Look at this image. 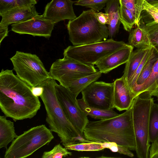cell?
<instances>
[{
  "mask_svg": "<svg viewBox=\"0 0 158 158\" xmlns=\"http://www.w3.org/2000/svg\"><path fill=\"white\" fill-rule=\"evenodd\" d=\"M31 87L15 75L12 70L2 69L0 73V108L6 117L14 121L31 119L40 109L38 97Z\"/></svg>",
  "mask_w": 158,
  "mask_h": 158,
  "instance_id": "obj_1",
  "label": "cell"
},
{
  "mask_svg": "<svg viewBox=\"0 0 158 158\" xmlns=\"http://www.w3.org/2000/svg\"><path fill=\"white\" fill-rule=\"evenodd\" d=\"M83 134L85 139L91 141L114 142L130 150L135 151L132 105L125 112L116 117L89 121Z\"/></svg>",
  "mask_w": 158,
  "mask_h": 158,
  "instance_id": "obj_2",
  "label": "cell"
},
{
  "mask_svg": "<svg viewBox=\"0 0 158 158\" xmlns=\"http://www.w3.org/2000/svg\"><path fill=\"white\" fill-rule=\"evenodd\" d=\"M55 80L48 78L39 85L44 88L40 97L46 112V121L50 129L56 133L64 146L76 142H88L81 136L77 130L68 119L56 96Z\"/></svg>",
  "mask_w": 158,
  "mask_h": 158,
  "instance_id": "obj_3",
  "label": "cell"
},
{
  "mask_svg": "<svg viewBox=\"0 0 158 158\" xmlns=\"http://www.w3.org/2000/svg\"><path fill=\"white\" fill-rule=\"evenodd\" d=\"M96 12L90 9L83 11L67 25L69 39L73 45H81L107 40L109 36L108 27L101 23Z\"/></svg>",
  "mask_w": 158,
  "mask_h": 158,
  "instance_id": "obj_4",
  "label": "cell"
},
{
  "mask_svg": "<svg viewBox=\"0 0 158 158\" xmlns=\"http://www.w3.org/2000/svg\"><path fill=\"white\" fill-rule=\"evenodd\" d=\"M152 96L148 92H143L134 99L132 104L135 151L139 158H149L151 146L148 134L149 117L154 102Z\"/></svg>",
  "mask_w": 158,
  "mask_h": 158,
  "instance_id": "obj_5",
  "label": "cell"
},
{
  "mask_svg": "<svg viewBox=\"0 0 158 158\" xmlns=\"http://www.w3.org/2000/svg\"><path fill=\"white\" fill-rule=\"evenodd\" d=\"M52 131L45 125L32 127L18 136L6 149L4 158H23L49 143L54 138Z\"/></svg>",
  "mask_w": 158,
  "mask_h": 158,
  "instance_id": "obj_6",
  "label": "cell"
},
{
  "mask_svg": "<svg viewBox=\"0 0 158 158\" xmlns=\"http://www.w3.org/2000/svg\"><path fill=\"white\" fill-rule=\"evenodd\" d=\"M127 44L110 39L87 44L69 46L64 50L63 55L81 63L94 65Z\"/></svg>",
  "mask_w": 158,
  "mask_h": 158,
  "instance_id": "obj_7",
  "label": "cell"
},
{
  "mask_svg": "<svg viewBox=\"0 0 158 158\" xmlns=\"http://www.w3.org/2000/svg\"><path fill=\"white\" fill-rule=\"evenodd\" d=\"M10 60L17 76L31 87L52 78L40 58L35 54L17 51Z\"/></svg>",
  "mask_w": 158,
  "mask_h": 158,
  "instance_id": "obj_8",
  "label": "cell"
},
{
  "mask_svg": "<svg viewBox=\"0 0 158 158\" xmlns=\"http://www.w3.org/2000/svg\"><path fill=\"white\" fill-rule=\"evenodd\" d=\"M97 72L94 65L85 64L64 57L53 63L49 73L52 78L66 87L72 81Z\"/></svg>",
  "mask_w": 158,
  "mask_h": 158,
  "instance_id": "obj_9",
  "label": "cell"
},
{
  "mask_svg": "<svg viewBox=\"0 0 158 158\" xmlns=\"http://www.w3.org/2000/svg\"><path fill=\"white\" fill-rule=\"evenodd\" d=\"M55 89L58 101L66 117L81 136L85 138L84 131L89 121L88 116L80 108L77 97L60 84L56 83Z\"/></svg>",
  "mask_w": 158,
  "mask_h": 158,
  "instance_id": "obj_10",
  "label": "cell"
},
{
  "mask_svg": "<svg viewBox=\"0 0 158 158\" xmlns=\"http://www.w3.org/2000/svg\"><path fill=\"white\" fill-rule=\"evenodd\" d=\"M114 82L94 81L82 92V99L88 106L103 110L113 109Z\"/></svg>",
  "mask_w": 158,
  "mask_h": 158,
  "instance_id": "obj_11",
  "label": "cell"
},
{
  "mask_svg": "<svg viewBox=\"0 0 158 158\" xmlns=\"http://www.w3.org/2000/svg\"><path fill=\"white\" fill-rule=\"evenodd\" d=\"M55 24L42 15H37L32 19L21 23L12 24L11 30L20 34H29L49 38Z\"/></svg>",
  "mask_w": 158,
  "mask_h": 158,
  "instance_id": "obj_12",
  "label": "cell"
},
{
  "mask_svg": "<svg viewBox=\"0 0 158 158\" xmlns=\"http://www.w3.org/2000/svg\"><path fill=\"white\" fill-rule=\"evenodd\" d=\"M74 2L71 0H52L46 5L42 15L55 24L66 19L77 17L73 8Z\"/></svg>",
  "mask_w": 158,
  "mask_h": 158,
  "instance_id": "obj_13",
  "label": "cell"
},
{
  "mask_svg": "<svg viewBox=\"0 0 158 158\" xmlns=\"http://www.w3.org/2000/svg\"><path fill=\"white\" fill-rule=\"evenodd\" d=\"M134 47L127 44L97 62L95 65L99 71L106 74L126 63L133 51Z\"/></svg>",
  "mask_w": 158,
  "mask_h": 158,
  "instance_id": "obj_14",
  "label": "cell"
},
{
  "mask_svg": "<svg viewBox=\"0 0 158 158\" xmlns=\"http://www.w3.org/2000/svg\"><path fill=\"white\" fill-rule=\"evenodd\" d=\"M38 15L35 5L15 7L0 14L2 17L0 26L8 27L11 24L29 20Z\"/></svg>",
  "mask_w": 158,
  "mask_h": 158,
  "instance_id": "obj_15",
  "label": "cell"
},
{
  "mask_svg": "<svg viewBox=\"0 0 158 158\" xmlns=\"http://www.w3.org/2000/svg\"><path fill=\"white\" fill-rule=\"evenodd\" d=\"M134 98L122 76L114 81L113 104L119 111L127 110L131 106Z\"/></svg>",
  "mask_w": 158,
  "mask_h": 158,
  "instance_id": "obj_16",
  "label": "cell"
},
{
  "mask_svg": "<svg viewBox=\"0 0 158 158\" xmlns=\"http://www.w3.org/2000/svg\"><path fill=\"white\" fill-rule=\"evenodd\" d=\"M158 59V52L151 46L148 58L144 64L131 92L135 98L139 95V92L142 86L150 77L154 65Z\"/></svg>",
  "mask_w": 158,
  "mask_h": 158,
  "instance_id": "obj_17",
  "label": "cell"
},
{
  "mask_svg": "<svg viewBox=\"0 0 158 158\" xmlns=\"http://www.w3.org/2000/svg\"><path fill=\"white\" fill-rule=\"evenodd\" d=\"M104 10L109 18L108 28L109 36L110 39H113L118 33L121 23L119 0H109L107 3Z\"/></svg>",
  "mask_w": 158,
  "mask_h": 158,
  "instance_id": "obj_18",
  "label": "cell"
},
{
  "mask_svg": "<svg viewBox=\"0 0 158 158\" xmlns=\"http://www.w3.org/2000/svg\"><path fill=\"white\" fill-rule=\"evenodd\" d=\"M151 48L137 49L132 52L128 60L126 63L123 76L127 85L140 65L146 53Z\"/></svg>",
  "mask_w": 158,
  "mask_h": 158,
  "instance_id": "obj_19",
  "label": "cell"
},
{
  "mask_svg": "<svg viewBox=\"0 0 158 158\" xmlns=\"http://www.w3.org/2000/svg\"><path fill=\"white\" fill-rule=\"evenodd\" d=\"M5 116H0V148L6 149L8 144L18 136L15 132L14 123Z\"/></svg>",
  "mask_w": 158,
  "mask_h": 158,
  "instance_id": "obj_20",
  "label": "cell"
},
{
  "mask_svg": "<svg viewBox=\"0 0 158 158\" xmlns=\"http://www.w3.org/2000/svg\"><path fill=\"white\" fill-rule=\"evenodd\" d=\"M128 41L129 44L137 49L150 48L152 46L148 33L140 26L130 31Z\"/></svg>",
  "mask_w": 158,
  "mask_h": 158,
  "instance_id": "obj_21",
  "label": "cell"
},
{
  "mask_svg": "<svg viewBox=\"0 0 158 158\" xmlns=\"http://www.w3.org/2000/svg\"><path fill=\"white\" fill-rule=\"evenodd\" d=\"M102 73L99 71L96 73L81 77L70 82L66 88L77 97L84 89L98 80L101 76Z\"/></svg>",
  "mask_w": 158,
  "mask_h": 158,
  "instance_id": "obj_22",
  "label": "cell"
},
{
  "mask_svg": "<svg viewBox=\"0 0 158 158\" xmlns=\"http://www.w3.org/2000/svg\"><path fill=\"white\" fill-rule=\"evenodd\" d=\"M77 100L80 108L86 115L95 119H108L119 114L113 109L103 110L89 106L85 103L82 98Z\"/></svg>",
  "mask_w": 158,
  "mask_h": 158,
  "instance_id": "obj_23",
  "label": "cell"
},
{
  "mask_svg": "<svg viewBox=\"0 0 158 158\" xmlns=\"http://www.w3.org/2000/svg\"><path fill=\"white\" fill-rule=\"evenodd\" d=\"M144 92H149L152 96L156 97L158 94V59L154 65L150 77L140 88L139 95Z\"/></svg>",
  "mask_w": 158,
  "mask_h": 158,
  "instance_id": "obj_24",
  "label": "cell"
},
{
  "mask_svg": "<svg viewBox=\"0 0 158 158\" xmlns=\"http://www.w3.org/2000/svg\"><path fill=\"white\" fill-rule=\"evenodd\" d=\"M64 146L68 150L78 151H98L105 149L103 142H76Z\"/></svg>",
  "mask_w": 158,
  "mask_h": 158,
  "instance_id": "obj_25",
  "label": "cell"
},
{
  "mask_svg": "<svg viewBox=\"0 0 158 158\" xmlns=\"http://www.w3.org/2000/svg\"><path fill=\"white\" fill-rule=\"evenodd\" d=\"M148 134L150 142L152 143L158 140V104L154 102L150 110Z\"/></svg>",
  "mask_w": 158,
  "mask_h": 158,
  "instance_id": "obj_26",
  "label": "cell"
},
{
  "mask_svg": "<svg viewBox=\"0 0 158 158\" xmlns=\"http://www.w3.org/2000/svg\"><path fill=\"white\" fill-rule=\"evenodd\" d=\"M152 22L158 23V9L144 0L139 26Z\"/></svg>",
  "mask_w": 158,
  "mask_h": 158,
  "instance_id": "obj_27",
  "label": "cell"
},
{
  "mask_svg": "<svg viewBox=\"0 0 158 158\" xmlns=\"http://www.w3.org/2000/svg\"><path fill=\"white\" fill-rule=\"evenodd\" d=\"M120 20L124 29L130 32L135 25L139 26L135 16L131 12L124 6L120 5Z\"/></svg>",
  "mask_w": 158,
  "mask_h": 158,
  "instance_id": "obj_28",
  "label": "cell"
},
{
  "mask_svg": "<svg viewBox=\"0 0 158 158\" xmlns=\"http://www.w3.org/2000/svg\"><path fill=\"white\" fill-rule=\"evenodd\" d=\"M144 0H119L120 4L130 10L139 24V19Z\"/></svg>",
  "mask_w": 158,
  "mask_h": 158,
  "instance_id": "obj_29",
  "label": "cell"
},
{
  "mask_svg": "<svg viewBox=\"0 0 158 158\" xmlns=\"http://www.w3.org/2000/svg\"><path fill=\"white\" fill-rule=\"evenodd\" d=\"M37 3L36 0H0V14L15 7L35 5Z\"/></svg>",
  "mask_w": 158,
  "mask_h": 158,
  "instance_id": "obj_30",
  "label": "cell"
},
{
  "mask_svg": "<svg viewBox=\"0 0 158 158\" xmlns=\"http://www.w3.org/2000/svg\"><path fill=\"white\" fill-rule=\"evenodd\" d=\"M142 27L148 33L151 45L158 52V23L152 22L143 25Z\"/></svg>",
  "mask_w": 158,
  "mask_h": 158,
  "instance_id": "obj_31",
  "label": "cell"
},
{
  "mask_svg": "<svg viewBox=\"0 0 158 158\" xmlns=\"http://www.w3.org/2000/svg\"><path fill=\"white\" fill-rule=\"evenodd\" d=\"M72 155L65 147L64 148L60 143L56 145L53 149L49 151L44 152L42 156V158H62Z\"/></svg>",
  "mask_w": 158,
  "mask_h": 158,
  "instance_id": "obj_32",
  "label": "cell"
},
{
  "mask_svg": "<svg viewBox=\"0 0 158 158\" xmlns=\"http://www.w3.org/2000/svg\"><path fill=\"white\" fill-rule=\"evenodd\" d=\"M109 0H78L74 2L75 5L90 8L96 11L102 10Z\"/></svg>",
  "mask_w": 158,
  "mask_h": 158,
  "instance_id": "obj_33",
  "label": "cell"
},
{
  "mask_svg": "<svg viewBox=\"0 0 158 158\" xmlns=\"http://www.w3.org/2000/svg\"><path fill=\"white\" fill-rule=\"evenodd\" d=\"M103 143L105 149H108L113 152H117L131 157L134 156V154L130 150L124 146L114 142H104Z\"/></svg>",
  "mask_w": 158,
  "mask_h": 158,
  "instance_id": "obj_34",
  "label": "cell"
},
{
  "mask_svg": "<svg viewBox=\"0 0 158 158\" xmlns=\"http://www.w3.org/2000/svg\"><path fill=\"white\" fill-rule=\"evenodd\" d=\"M150 158H158V140L152 143L149 149Z\"/></svg>",
  "mask_w": 158,
  "mask_h": 158,
  "instance_id": "obj_35",
  "label": "cell"
},
{
  "mask_svg": "<svg viewBox=\"0 0 158 158\" xmlns=\"http://www.w3.org/2000/svg\"><path fill=\"white\" fill-rule=\"evenodd\" d=\"M96 15L98 21L103 25L108 24L109 23V20L108 15L102 12L96 13Z\"/></svg>",
  "mask_w": 158,
  "mask_h": 158,
  "instance_id": "obj_36",
  "label": "cell"
},
{
  "mask_svg": "<svg viewBox=\"0 0 158 158\" xmlns=\"http://www.w3.org/2000/svg\"><path fill=\"white\" fill-rule=\"evenodd\" d=\"M31 90L32 94L36 97H40L43 94L44 88L40 85L32 87Z\"/></svg>",
  "mask_w": 158,
  "mask_h": 158,
  "instance_id": "obj_37",
  "label": "cell"
},
{
  "mask_svg": "<svg viewBox=\"0 0 158 158\" xmlns=\"http://www.w3.org/2000/svg\"><path fill=\"white\" fill-rule=\"evenodd\" d=\"M8 27L0 26V44L3 39L8 35Z\"/></svg>",
  "mask_w": 158,
  "mask_h": 158,
  "instance_id": "obj_38",
  "label": "cell"
},
{
  "mask_svg": "<svg viewBox=\"0 0 158 158\" xmlns=\"http://www.w3.org/2000/svg\"><path fill=\"white\" fill-rule=\"evenodd\" d=\"M149 4L155 6L158 5V0H144Z\"/></svg>",
  "mask_w": 158,
  "mask_h": 158,
  "instance_id": "obj_39",
  "label": "cell"
},
{
  "mask_svg": "<svg viewBox=\"0 0 158 158\" xmlns=\"http://www.w3.org/2000/svg\"><path fill=\"white\" fill-rule=\"evenodd\" d=\"M156 97H157V100H158V94L156 96Z\"/></svg>",
  "mask_w": 158,
  "mask_h": 158,
  "instance_id": "obj_40",
  "label": "cell"
},
{
  "mask_svg": "<svg viewBox=\"0 0 158 158\" xmlns=\"http://www.w3.org/2000/svg\"><path fill=\"white\" fill-rule=\"evenodd\" d=\"M158 6V5H156V6Z\"/></svg>",
  "mask_w": 158,
  "mask_h": 158,
  "instance_id": "obj_41",
  "label": "cell"
},
{
  "mask_svg": "<svg viewBox=\"0 0 158 158\" xmlns=\"http://www.w3.org/2000/svg\"><path fill=\"white\" fill-rule=\"evenodd\" d=\"M155 6L158 9V6Z\"/></svg>",
  "mask_w": 158,
  "mask_h": 158,
  "instance_id": "obj_42",
  "label": "cell"
}]
</instances>
